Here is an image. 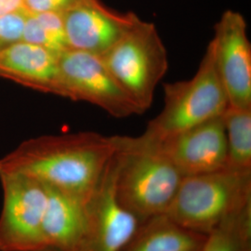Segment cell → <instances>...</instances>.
Masks as SVG:
<instances>
[{"instance_id": "15", "label": "cell", "mask_w": 251, "mask_h": 251, "mask_svg": "<svg viewBox=\"0 0 251 251\" xmlns=\"http://www.w3.org/2000/svg\"><path fill=\"white\" fill-rule=\"evenodd\" d=\"M223 118L227 139L226 168L251 171V109L229 106Z\"/></svg>"}, {"instance_id": "18", "label": "cell", "mask_w": 251, "mask_h": 251, "mask_svg": "<svg viewBox=\"0 0 251 251\" xmlns=\"http://www.w3.org/2000/svg\"><path fill=\"white\" fill-rule=\"evenodd\" d=\"M26 14L23 8L0 17V51L22 39Z\"/></svg>"}, {"instance_id": "8", "label": "cell", "mask_w": 251, "mask_h": 251, "mask_svg": "<svg viewBox=\"0 0 251 251\" xmlns=\"http://www.w3.org/2000/svg\"><path fill=\"white\" fill-rule=\"evenodd\" d=\"M141 222L117 198L114 153L87 202V228L79 251H123Z\"/></svg>"}, {"instance_id": "10", "label": "cell", "mask_w": 251, "mask_h": 251, "mask_svg": "<svg viewBox=\"0 0 251 251\" xmlns=\"http://www.w3.org/2000/svg\"><path fill=\"white\" fill-rule=\"evenodd\" d=\"M63 18L68 49L100 56L140 17L111 9L100 0H86L64 12Z\"/></svg>"}, {"instance_id": "16", "label": "cell", "mask_w": 251, "mask_h": 251, "mask_svg": "<svg viewBox=\"0 0 251 251\" xmlns=\"http://www.w3.org/2000/svg\"><path fill=\"white\" fill-rule=\"evenodd\" d=\"M21 40L60 55L68 50L63 14L27 10Z\"/></svg>"}, {"instance_id": "17", "label": "cell", "mask_w": 251, "mask_h": 251, "mask_svg": "<svg viewBox=\"0 0 251 251\" xmlns=\"http://www.w3.org/2000/svg\"><path fill=\"white\" fill-rule=\"evenodd\" d=\"M251 208L206 234L198 251H250Z\"/></svg>"}, {"instance_id": "7", "label": "cell", "mask_w": 251, "mask_h": 251, "mask_svg": "<svg viewBox=\"0 0 251 251\" xmlns=\"http://www.w3.org/2000/svg\"><path fill=\"white\" fill-rule=\"evenodd\" d=\"M58 63L64 98L90 102L117 118L144 113L99 55L68 49L58 56Z\"/></svg>"}, {"instance_id": "13", "label": "cell", "mask_w": 251, "mask_h": 251, "mask_svg": "<svg viewBox=\"0 0 251 251\" xmlns=\"http://www.w3.org/2000/svg\"><path fill=\"white\" fill-rule=\"evenodd\" d=\"M47 189L43 223L47 249L79 251L87 228V202L49 186Z\"/></svg>"}, {"instance_id": "19", "label": "cell", "mask_w": 251, "mask_h": 251, "mask_svg": "<svg viewBox=\"0 0 251 251\" xmlns=\"http://www.w3.org/2000/svg\"><path fill=\"white\" fill-rule=\"evenodd\" d=\"M86 0H24V8L30 12L63 14Z\"/></svg>"}, {"instance_id": "9", "label": "cell", "mask_w": 251, "mask_h": 251, "mask_svg": "<svg viewBox=\"0 0 251 251\" xmlns=\"http://www.w3.org/2000/svg\"><path fill=\"white\" fill-rule=\"evenodd\" d=\"M216 66L230 107L251 109V45L238 11L225 10L214 26Z\"/></svg>"}, {"instance_id": "5", "label": "cell", "mask_w": 251, "mask_h": 251, "mask_svg": "<svg viewBox=\"0 0 251 251\" xmlns=\"http://www.w3.org/2000/svg\"><path fill=\"white\" fill-rule=\"evenodd\" d=\"M108 70L143 112L152 105L156 86L169 69L167 49L155 25L139 18L100 56Z\"/></svg>"}, {"instance_id": "3", "label": "cell", "mask_w": 251, "mask_h": 251, "mask_svg": "<svg viewBox=\"0 0 251 251\" xmlns=\"http://www.w3.org/2000/svg\"><path fill=\"white\" fill-rule=\"evenodd\" d=\"M251 171L225 168L185 176L166 215L190 231L206 235L251 208Z\"/></svg>"}, {"instance_id": "1", "label": "cell", "mask_w": 251, "mask_h": 251, "mask_svg": "<svg viewBox=\"0 0 251 251\" xmlns=\"http://www.w3.org/2000/svg\"><path fill=\"white\" fill-rule=\"evenodd\" d=\"M116 151L114 138L83 131L24 141L0 158V174L25 176L88 202Z\"/></svg>"}, {"instance_id": "11", "label": "cell", "mask_w": 251, "mask_h": 251, "mask_svg": "<svg viewBox=\"0 0 251 251\" xmlns=\"http://www.w3.org/2000/svg\"><path fill=\"white\" fill-rule=\"evenodd\" d=\"M158 144L183 177L220 171L227 165V139L223 116L174 135Z\"/></svg>"}, {"instance_id": "20", "label": "cell", "mask_w": 251, "mask_h": 251, "mask_svg": "<svg viewBox=\"0 0 251 251\" xmlns=\"http://www.w3.org/2000/svg\"><path fill=\"white\" fill-rule=\"evenodd\" d=\"M24 8V0H0V17Z\"/></svg>"}, {"instance_id": "6", "label": "cell", "mask_w": 251, "mask_h": 251, "mask_svg": "<svg viewBox=\"0 0 251 251\" xmlns=\"http://www.w3.org/2000/svg\"><path fill=\"white\" fill-rule=\"evenodd\" d=\"M3 206L0 214V251L47 249L43 232L48 200L45 184L15 174H0Z\"/></svg>"}, {"instance_id": "14", "label": "cell", "mask_w": 251, "mask_h": 251, "mask_svg": "<svg viewBox=\"0 0 251 251\" xmlns=\"http://www.w3.org/2000/svg\"><path fill=\"white\" fill-rule=\"evenodd\" d=\"M205 238L161 214L144 221L123 251H198Z\"/></svg>"}, {"instance_id": "12", "label": "cell", "mask_w": 251, "mask_h": 251, "mask_svg": "<svg viewBox=\"0 0 251 251\" xmlns=\"http://www.w3.org/2000/svg\"><path fill=\"white\" fill-rule=\"evenodd\" d=\"M57 54L20 40L0 51V76L63 97Z\"/></svg>"}, {"instance_id": "2", "label": "cell", "mask_w": 251, "mask_h": 251, "mask_svg": "<svg viewBox=\"0 0 251 251\" xmlns=\"http://www.w3.org/2000/svg\"><path fill=\"white\" fill-rule=\"evenodd\" d=\"M117 198L142 222L165 214L183 176L158 143L141 135L113 136Z\"/></svg>"}, {"instance_id": "21", "label": "cell", "mask_w": 251, "mask_h": 251, "mask_svg": "<svg viewBox=\"0 0 251 251\" xmlns=\"http://www.w3.org/2000/svg\"><path fill=\"white\" fill-rule=\"evenodd\" d=\"M52 251V250H50V249H44V250H41V251Z\"/></svg>"}, {"instance_id": "4", "label": "cell", "mask_w": 251, "mask_h": 251, "mask_svg": "<svg viewBox=\"0 0 251 251\" xmlns=\"http://www.w3.org/2000/svg\"><path fill=\"white\" fill-rule=\"evenodd\" d=\"M228 107L229 100L218 74L214 46L210 41L192 78L164 86L163 109L149 122L143 135L159 143L223 116Z\"/></svg>"}]
</instances>
